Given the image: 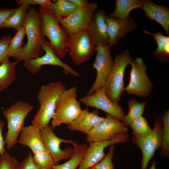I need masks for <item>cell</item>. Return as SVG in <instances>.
<instances>
[{
  "label": "cell",
  "mask_w": 169,
  "mask_h": 169,
  "mask_svg": "<svg viewBox=\"0 0 169 169\" xmlns=\"http://www.w3.org/2000/svg\"><path fill=\"white\" fill-rule=\"evenodd\" d=\"M11 38V35H4L0 39V65L10 58L8 50Z\"/></svg>",
  "instance_id": "836d02e7"
},
{
  "label": "cell",
  "mask_w": 169,
  "mask_h": 169,
  "mask_svg": "<svg viewBox=\"0 0 169 169\" xmlns=\"http://www.w3.org/2000/svg\"><path fill=\"white\" fill-rule=\"evenodd\" d=\"M18 162L15 157L6 151L3 155H0V169H15Z\"/></svg>",
  "instance_id": "e575fe53"
},
{
  "label": "cell",
  "mask_w": 169,
  "mask_h": 169,
  "mask_svg": "<svg viewBox=\"0 0 169 169\" xmlns=\"http://www.w3.org/2000/svg\"><path fill=\"white\" fill-rule=\"evenodd\" d=\"M18 5L27 4L29 5H38L45 8H47L52 2L50 0H16L15 1Z\"/></svg>",
  "instance_id": "8d00e7d4"
},
{
  "label": "cell",
  "mask_w": 169,
  "mask_h": 169,
  "mask_svg": "<svg viewBox=\"0 0 169 169\" xmlns=\"http://www.w3.org/2000/svg\"><path fill=\"white\" fill-rule=\"evenodd\" d=\"M141 8L146 15L161 24L167 34L169 33V9L166 7L157 5L149 0H142Z\"/></svg>",
  "instance_id": "44dd1931"
},
{
  "label": "cell",
  "mask_w": 169,
  "mask_h": 169,
  "mask_svg": "<svg viewBox=\"0 0 169 169\" xmlns=\"http://www.w3.org/2000/svg\"><path fill=\"white\" fill-rule=\"evenodd\" d=\"M129 139L126 132L120 134L110 140L90 143L78 169H89L105 157L106 155L104 150L107 147L116 143H125Z\"/></svg>",
  "instance_id": "9a60e30c"
},
{
  "label": "cell",
  "mask_w": 169,
  "mask_h": 169,
  "mask_svg": "<svg viewBox=\"0 0 169 169\" xmlns=\"http://www.w3.org/2000/svg\"><path fill=\"white\" fill-rule=\"evenodd\" d=\"M105 21L109 39L108 46L110 48L128 33L132 31L137 25L129 16L125 20H119L107 15Z\"/></svg>",
  "instance_id": "e0dca14e"
},
{
  "label": "cell",
  "mask_w": 169,
  "mask_h": 169,
  "mask_svg": "<svg viewBox=\"0 0 169 169\" xmlns=\"http://www.w3.org/2000/svg\"><path fill=\"white\" fill-rule=\"evenodd\" d=\"M86 144H77L74 146L73 152L69 160L61 164L54 165L52 169H76L82 161L88 148Z\"/></svg>",
  "instance_id": "d4e9b609"
},
{
  "label": "cell",
  "mask_w": 169,
  "mask_h": 169,
  "mask_svg": "<svg viewBox=\"0 0 169 169\" xmlns=\"http://www.w3.org/2000/svg\"><path fill=\"white\" fill-rule=\"evenodd\" d=\"M33 108L28 102L18 100L3 111L2 114L7 122V131L4 138L7 149L12 148L18 142L24 127L25 119Z\"/></svg>",
  "instance_id": "277c9868"
},
{
  "label": "cell",
  "mask_w": 169,
  "mask_h": 169,
  "mask_svg": "<svg viewBox=\"0 0 169 169\" xmlns=\"http://www.w3.org/2000/svg\"><path fill=\"white\" fill-rule=\"evenodd\" d=\"M77 90L76 86L66 89L58 98L51 121L54 127L63 124L69 125L81 112L80 103L77 99Z\"/></svg>",
  "instance_id": "8992f818"
},
{
  "label": "cell",
  "mask_w": 169,
  "mask_h": 169,
  "mask_svg": "<svg viewBox=\"0 0 169 169\" xmlns=\"http://www.w3.org/2000/svg\"><path fill=\"white\" fill-rule=\"evenodd\" d=\"M27 42L23 48L22 54L17 61L24 62L41 56L43 53L41 44L43 38L41 20L38 11L35 7H29L23 26Z\"/></svg>",
  "instance_id": "7a4b0ae2"
},
{
  "label": "cell",
  "mask_w": 169,
  "mask_h": 169,
  "mask_svg": "<svg viewBox=\"0 0 169 169\" xmlns=\"http://www.w3.org/2000/svg\"><path fill=\"white\" fill-rule=\"evenodd\" d=\"M29 5L23 4L17 8L14 13L3 25L1 28H13L17 31L23 27L28 11Z\"/></svg>",
  "instance_id": "484cf974"
},
{
  "label": "cell",
  "mask_w": 169,
  "mask_h": 169,
  "mask_svg": "<svg viewBox=\"0 0 169 169\" xmlns=\"http://www.w3.org/2000/svg\"><path fill=\"white\" fill-rule=\"evenodd\" d=\"M43 37L46 36L56 55L62 59L65 56L69 39L68 34L60 25L58 19L48 9L39 6Z\"/></svg>",
  "instance_id": "3957f363"
},
{
  "label": "cell",
  "mask_w": 169,
  "mask_h": 169,
  "mask_svg": "<svg viewBox=\"0 0 169 169\" xmlns=\"http://www.w3.org/2000/svg\"><path fill=\"white\" fill-rule=\"evenodd\" d=\"M18 142L29 147L33 154L47 150L41 137L40 129L32 125L24 127L19 136Z\"/></svg>",
  "instance_id": "ffe728a7"
},
{
  "label": "cell",
  "mask_w": 169,
  "mask_h": 169,
  "mask_svg": "<svg viewBox=\"0 0 169 169\" xmlns=\"http://www.w3.org/2000/svg\"><path fill=\"white\" fill-rule=\"evenodd\" d=\"M132 129L133 136H143L149 133L151 130L147 120L142 115L132 120L129 126Z\"/></svg>",
  "instance_id": "4dcf8cb0"
},
{
  "label": "cell",
  "mask_w": 169,
  "mask_h": 169,
  "mask_svg": "<svg viewBox=\"0 0 169 169\" xmlns=\"http://www.w3.org/2000/svg\"><path fill=\"white\" fill-rule=\"evenodd\" d=\"M80 102L87 107L101 110L107 114L123 121L125 114L122 107L111 101L105 93L103 87L89 95L80 99Z\"/></svg>",
  "instance_id": "2e32d148"
},
{
  "label": "cell",
  "mask_w": 169,
  "mask_h": 169,
  "mask_svg": "<svg viewBox=\"0 0 169 169\" xmlns=\"http://www.w3.org/2000/svg\"><path fill=\"white\" fill-rule=\"evenodd\" d=\"M79 8L69 0H57L55 3L52 2L46 8L50 10L58 18L67 15Z\"/></svg>",
  "instance_id": "4316f807"
},
{
  "label": "cell",
  "mask_w": 169,
  "mask_h": 169,
  "mask_svg": "<svg viewBox=\"0 0 169 169\" xmlns=\"http://www.w3.org/2000/svg\"><path fill=\"white\" fill-rule=\"evenodd\" d=\"M41 45L43 51L45 52L44 55L24 62V66L31 74H36L39 72L42 66L48 65L61 67L66 74H70L74 77L79 76L77 72L58 57L50 44L45 37L43 38Z\"/></svg>",
  "instance_id": "30bf717a"
},
{
  "label": "cell",
  "mask_w": 169,
  "mask_h": 169,
  "mask_svg": "<svg viewBox=\"0 0 169 169\" xmlns=\"http://www.w3.org/2000/svg\"><path fill=\"white\" fill-rule=\"evenodd\" d=\"M163 123L161 118H157L154 122V126L151 131L143 136H133L132 143L141 151L142 160L141 169H147L150 160L156 151L161 147Z\"/></svg>",
  "instance_id": "52a82bcc"
},
{
  "label": "cell",
  "mask_w": 169,
  "mask_h": 169,
  "mask_svg": "<svg viewBox=\"0 0 169 169\" xmlns=\"http://www.w3.org/2000/svg\"><path fill=\"white\" fill-rule=\"evenodd\" d=\"M97 7V3H89L58 20L68 35L77 33L87 29Z\"/></svg>",
  "instance_id": "8fae6325"
},
{
  "label": "cell",
  "mask_w": 169,
  "mask_h": 169,
  "mask_svg": "<svg viewBox=\"0 0 169 169\" xmlns=\"http://www.w3.org/2000/svg\"><path fill=\"white\" fill-rule=\"evenodd\" d=\"M15 169H39L34 164L33 155L29 151L28 155L24 159L17 163Z\"/></svg>",
  "instance_id": "d590c367"
},
{
  "label": "cell",
  "mask_w": 169,
  "mask_h": 169,
  "mask_svg": "<svg viewBox=\"0 0 169 169\" xmlns=\"http://www.w3.org/2000/svg\"><path fill=\"white\" fill-rule=\"evenodd\" d=\"M25 34V29L23 27L17 31L15 35L11 39L8 48L9 55L17 61L22 54L23 41Z\"/></svg>",
  "instance_id": "f1b7e54d"
},
{
  "label": "cell",
  "mask_w": 169,
  "mask_h": 169,
  "mask_svg": "<svg viewBox=\"0 0 169 169\" xmlns=\"http://www.w3.org/2000/svg\"><path fill=\"white\" fill-rule=\"evenodd\" d=\"M147 101L139 102L134 98H132L127 102L129 110L125 115L123 122L127 126L136 118L142 115Z\"/></svg>",
  "instance_id": "83f0119b"
},
{
  "label": "cell",
  "mask_w": 169,
  "mask_h": 169,
  "mask_svg": "<svg viewBox=\"0 0 169 169\" xmlns=\"http://www.w3.org/2000/svg\"><path fill=\"white\" fill-rule=\"evenodd\" d=\"M18 62L11 61L8 59L0 65V93L14 82Z\"/></svg>",
  "instance_id": "7402d4cb"
},
{
  "label": "cell",
  "mask_w": 169,
  "mask_h": 169,
  "mask_svg": "<svg viewBox=\"0 0 169 169\" xmlns=\"http://www.w3.org/2000/svg\"><path fill=\"white\" fill-rule=\"evenodd\" d=\"M55 128L51 125H49L40 129V134L46 149L50 154L55 165H57L62 160L69 159L74 151L73 148L71 147H66L64 149H61L60 144L70 143L74 146L77 143L71 140L64 139L58 137L54 132Z\"/></svg>",
  "instance_id": "4fadbf2b"
},
{
  "label": "cell",
  "mask_w": 169,
  "mask_h": 169,
  "mask_svg": "<svg viewBox=\"0 0 169 169\" xmlns=\"http://www.w3.org/2000/svg\"><path fill=\"white\" fill-rule=\"evenodd\" d=\"M130 64L131 67L130 80L125 90L128 94L139 97H148L153 84L147 74L145 63L142 58H137L131 60Z\"/></svg>",
  "instance_id": "ba28073f"
},
{
  "label": "cell",
  "mask_w": 169,
  "mask_h": 169,
  "mask_svg": "<svg viewBox=\"0 0 169 169\" xmlns=\"http://www.w3.org/2000/svg\"><path fill=\"white\" fill-rule=\"evenodd\" d=\"M79 8L84 7L87 5L89 3L86 0H69Z\"/></svg>",
  "instance_id": "ab89813d"
},
{
  "label": "cell",
  "mask_w": 169,
  "mask_h": 169,
  "mask_svg": "<svg viewBox=\"0 0 169 169\" xmlns=\"http://www.w3.org/2000/svg\"><path fill=\"white\" fill-rule=\"evenodd\" d=\"M33 162L39 169H52L55 165L50 154L47 150L33 155Z\"/></svg>",
  "instance_id": "1f68e13d"
},
{
  "label": "cell",
  "mask_w": 169,
  "mask_h": 169,
  "mask_svg": "<svg viewBox=\"0 0 169 169\" xmlns=\"http://www.w3.org/2000/svg\"><path fill=\"white\" fill-rule=\"evenodd\" d=\"M4 124L3 121L2 120H0V155H2L3 154L6 152V150L5 148V140L3 139V137L2 134L3 128L4 126Z\"/></svg>",
  "instance_id": "f35d334b"
},
{
  "label": "cell",
  "mask_w": 169,
  "mask_h": 169,
  "mask_svg": "<svg viewBox=\"0 0 169 169\" xmlns=\"http://www.w3.org/2000/svg\"><path fill=\"white\" fill-rule=\"evenodd\" d=\"M16 9L0 7V29L3 24L14 13Z\"/></svg>",
  "instance_id": "74e56055"
},
{
  "label": "cell",
  "mask_w": 169,
  "mask_h": 169,
  "mask_svg": "<svg viewBox=\"0 0 169 169\" xmlns=\"http://www.w3.org/2000/svg\"><path fill=\"white\" fill-rule=\"evenodd\" d=\"M105 119L99 115L98 110L91 112L87 108L82 110L77 117L68 125L70 131H77L87 134L94 127Z\"/></svg>",
  "instance_id": "d6986e66"
},
{
  "label": "cell",
  "mask_w": 169,
  "mask_h": 169,
  "mask_svg": "<svg viewBox=\"0 0 169 169\" xmlns=\"http://www.w3.org/2000/svg\"><path fill=\"white\" fill-rule=\"evenodd\" d=\"M65 90V86L60 81L52 82L41 87L37 95L40 106L33 116L32 125L40 129L49 125L57 100Z\"/></svg>",
  "instance_id": "6da1fadb"
},
{
  "label": "cell",
  "mask_w": 169,
  "mask_h": 169,
  "mask_svg": "<svg viewBox=\"0 0 169 169\" xmlns=\"http://www.w3.org/2000/svg\"><path fill=\"white\" fill-rule=\"evenodd\" d=\"M114 144L110 146L107 154L101 161L89 169H114L115 166L112 159L114 156Z\"/></svg>",
  "instance_id": "d6a6232c"
},
{
  "label": "cell",
  "mask_w": 169,
  "mask_h": 169,
  "mask_svg": "<svg viewBox=\"0 0 169 169\" xmlns=\"http://www.w3.org/2000/svg\"><path fill=\"white\" fill-rule=\"evenodd\" d=\"M128 131L122 121L106 114L104 119L86 134L85 140L89 143L110 140Z\"/></svg>",
  "instance_id": "7c38bea8"
},
{
  "label": "cell",
  "mask_w": 169,
  "mask_h": 169,
  "mask_svg": "<svg viewBox=\"0 0 169 169\" xmlns=\"http://www.w3.org/2000/svg\"><path fill=\"white\" fill-rule=\"evenodd\" d=\"M69 36L67 48L73 63L79 65L89 60L96 46L87 29Z\"/></svg>",
  "instance_id": "9c48e42d"
},
{
  "label": "cell",
  "mask_w": 169,
  "mask_h": 169,
  "mask_svg": "<svg viewBox=\"0 0 169 169\" xmlns=\"http://www.w3.org/2000/svg\"><path fill=\"white\" fill-rule=\"evenodd\" d=\"M163 123L162 134L161 150V155L167 157L169 155V111H166L161 118Z\"/></svg>",
  "instance_id": "f546056e"
},
{
  "label": "cell",
  "mask_w": 169,
  "mask_h": 169,
  "mask_svg": "<svg viewBox=\"0 0 169 169\" xmlns=\"http://www.w3.org/2000/svg\"><path fill=\"white\" fill-rule=\"evenodd\" d=\"M145 33L151 35L155 38L157 45L154 55L160 61L168 62L169 57V37L163 35L162 32L151 33L144 30Z\"/></svg>",
  "instance_id": "cb8c5ba5"
},
{
  "label": "cell",
  "mask_w": 169,
  "mask_h": 169,
  "mask_svg": "<svg viewBox=\"0 0 169 169\" xmlns=\"http://www.w3.org/2000/svg\"><path fill=\"white\" fill-rule=\"evenodd\" d=\"M107 16L105 11H96L87 28L96 46H107L109 44V39L105 21Z\"/></svg>",
  "instance_id": "ac0fdd59"
},
{
  "label": "cell",
  "mask_w": 169,
  "mask_h": 169,
  "mask_svg": "<svg viewBox=\"0 0 169 169\" xmlns=\"http://www.w3.org/2000/svg\"><path fill=\"white\" fill-rule=\"evenodd\" d=\"M156 162L155 161L153 160L151 163V167L149 169H156Z\"/></svg>",
  "instance_id": "60d3db41"
},
{
  "label": "cell",
  "mask_w": 169,
  "mask_h": 169,
  "mask_svg": "<svg viewBox=\"0 0 169 169\" xmlns=\"http://www.w3.org/2000/svg\"><path fill=\"white\" fill-rule=\"evenodd\" d=\"M142 3V0H117L114 11L108 16L119 20H125L131 10L141 8Z\"/></svg>",
  "instance_id": "603a6c76"
},
{
  "label": "cell",
  "mask_w": 169,
  "mask_h": 169,
  "mask_svg": "<svg viewBox=\"0 0 169 169\" xmlns=\"http://www.w3.org/2000/svg\"><path fill=\"white\" fill-rule=\"evenodd\" d=\"M96 54L93 64V67L96 71L95 80L87 93L92 94L100 88L103 87L113 64L110 48L108 45L96 46Z\"/></svg>",
  "instance_id": "5bb4252c"
},
{
  "label": "cell",
  "mask_w": 169,
  "mask_h": 169,
  "mask_svg": "<svg viewBox=\"0 0 169 169\" xmlns=\"http://www.w3.org/2000/svg\"><path fill=\"white\" fill-rule=\"evenodd\" d=\"M131 60L128 50L117 55L103 87L108 97L116 104H118L125 91L124 73Z\"/></svg>",
  "instance_id": "5b68a950"
}]
</instances>
